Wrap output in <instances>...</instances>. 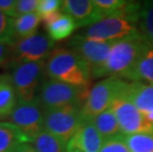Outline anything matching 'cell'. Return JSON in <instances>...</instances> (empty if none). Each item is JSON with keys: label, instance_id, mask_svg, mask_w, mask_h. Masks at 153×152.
Instances as JSON below:
<instances>
[{"label": "cell", "instance_id": "obj_1", "mask_svg": "<svg viewBox=\"0 0 153 152\" xmlns=\"http://www.w3.org/2000/svg\"><path fill=\"white\" fill-rule=\"evenodd\" d=\"M45 74L50 79L75 86H89V65L70 48L54 47L45 61Z\"/></svg>", "mask_w": 153, "mask_h": 152}, {"label": "cell", "instance_id": "obj_2", "mask_svg": "<svg viewBox=\"0 0 153 152\" xmlns=\"http://www.w3.org/2000/svg\"><path fill=\"white\" fill-rule=\"evenodd\" d=\"M150 44L139 33L115 42L105 64L92 76V78L120 77L131 68Z\"/></svg>", "mask_w": 153, "mask_h": 152}, {"label": "cell", "instance_id": "obj_3", "mask_svg": "<svg viewBox=\"0 0 153 152\" xmlns=\"http://www.w3.org/2000/svg\"><path fill=\"white\" fill-rule=\"evenodd\" d=\"M128 81L120 77H107L89 90L82 106L83 121H90L97 115L111 108L117 99L123 96Z\"/></svg>", "mask_w": 153, "mask_h": 152}, {"label": "cell", "instance_id": "obj_4", "mask_svg": "<svg viewBox=\"0 0 153 152\" xmlns=\"http://www.w3.org/2000/svg\"><path fill=\"white\" fill-rule=\"evenodd\" d=\"M89 90V86H75L48 79L42 83L37 99L45 111L69 105L83 106Z\"/></svg>", "mask_w": 153, "mask_h": 152}, {"label": "cell", "instance_id": "obj_5", "mask_svg": "<svg viewBox=\"0 0 153 152\" xmlns=\"http://www.w3.org/2000/svg\"><path fill=\"white\" fill-rule=\"evenodd\" d=\"M137 33L138 17L109 16L86 28L80 35L93 41L115 43Z\"/></svg>", "mask_w": 153, "mask_h": 152}, {"label": "cell", "instance_id": "obj_6", "mask_svg": "<svg viewBox=\"0 0 153 152\" xmlns=\"http://www.w3.org/2000/svg\"><path fill=\"white\" fill-rule=\"evenodd\" d=\"M54 50V42L44 34H35L31 37L18 39L11 44V66L27 62L47 61Z\"/></svg>", "mask_w": 153, "mask_h": 152}, {"label": "cell", "instance_id": "obj_7", "mask_svg": "<svg viewBox=\"0 0 153 152\" xmlns=\"http://www.w3.org/2000/svg\"><path fill=\"white\" fill-rule=\"evenodd\" d=\"M82 106L69 105L47 110L45 114V130L68 142L83 122Z\"/></svg>", "mask_w": 153, "mask_h": 152}, {"label": "cell", "instance_id": "obj_8", "mask_svg": "<svg viewBox=\"0 0 153 152\" xmlns=\"http://www.w3.org/2000/svg\"><path fill=\"white\" fill-rule=\"evenodd\" d=\"M45 68V61L23 63L13 68L11 79L18 102H30L37 98Z\"/></svg>", "mask_w": 153, "mask_h": 152}, {"label": "cell", "instance_id": "obj_9", "mask_svg": "<svg viewBox=\"0 0 153 152\" xmlns=\"http://www.w3.org/2000/svg\"><path fill=\"white\" fill-rule=\"evenodd\" d=\"M45 111L36 98L30 102H18L9 121L32 142L45 130Z\"/></svg>", "mask_w": 153, "mask_h": 152}, {"label": "cell", "instance_id": "obj_10", "mask_svg": "<svg viewBox=\"0 0 153 152\" xmlns=\"http://www.w3.org/2000/svg\"><path fill=\"white\" fill-rule=\"evenodd\" d=\"M113 44L111 42L93 41L78 34L71 38L68 46L89 65L93 76L108 59Z\"/></svg>", "mask_w": 153, "mask_h": 152}, {"label": "cell", "instance_id": "obj_11", "mask_svg": "<svg viewBox=\"0 0 153 152\" xmlns=\"http://www.w3.org/2000/svg\"><path fill=\"white\" fill-rule=\"evenodd\" d=\"M118 119L120 133L131 135L142 132H153V125L146 121L144 115L126 99L120 97L110 108Z\"/></svg>", "mask_w": 153, "mask_h": 152}, {"label": "cell", "instance_id": "obj_12", "mask_svg": "<svg viewBox=\"0 0 153 152\" xmlns=\"http://www.w3.org/2000/svg\"><path fill=\"white\" fill-rule=\"evenodd\" d=\"M61 11L70 16L78 28H88L104 18L93 0H63Z\"/></svg>", "mask_w": 153, "mask_h": 152}, {"label": "cell", "instance_id": "obj_13", "mask_svg": "<svg viewBox=\"0 0 153 152\" xmlns=\"http://www.w3.org/2000/svg\"><path fill=\"white\" fill-rule=\"evenodd\" d=\"M104 138L91 121H83L67 142V152H99Z\"/></svg>", "mask_w": 153, "mask_h": 152}, {"label": "cell", "instance_id": "obj_14", "mask_svg": "<svg viewBox=\"0 0 153 152\" xmlns=\"http://www.w3.org/2000/svg\"><path fill=\"white\" fill-rule=\"evenodd\" d=\"M122 97L132 103L143 115L153 112V85L128 81Z\"/></svg>", "mask_w": 153, "mask_h": 152}, {"label": "cell", "instance_id": "obj_15", "mask_svg": "<svg viewBox=\"0 0 153 152\" xmlns=\"http://www.w3.org/2000/svg\"><path fill=\"white\" fill-rule=\"evenodd\" d=\"M42 22L45 25L48 36L53 42L67 39L77 29L76 23L73 19L62 11L55 13Z\"/></svg>", "mask_w": 153, "mask_h": 152}, {"label": "cell", "instance_id": "obj_16", "mask_svg": "<svg viewBox=\"0 0 153 152\" xmlns=\"http://www.w3.org/2000/svg\"><path fill=\"white\" fill-rule=\"evenodd\" d=\"M128 81L143 82L153 85V47L149 46L128 72L122 77Z\"/></svg>", "mask_w": 153, "mask_h": 152}, {"label": "cell", "instance_id": "obj_17", "mask_svg": "<svg viewBox=\"0 0 153 152\" xmlns=\"http://www.w3.org/2000/svg\"><path fill=\"white\" fill-rule=\"evenodd\" d=\"M18 103L11 75L0 74V119H9Z\"/></svg>", "mask_w": 153, "mask_h": 152}, {"label": "cell", "instance_id": "obj_18", "mask_svg": "<svg viewBox=\"0 0 153 152\" xmlns=\"http://www.w3.org/2000/svg\"><path fill=\"white\" fill-rule=\"evenodd\" d=\"M30 139L11 122H0V152H12L18 145Z\"/></svg>", "mask_w": 153, "mask_h": 152}, {"label": "cell", "instance_id": "obj_19", "mask_svg": "<svg viewBox=\"0 0 153 152\" xmlns=\"http://www.w3.org/2000/svg\"><path fill=\"white\" fill-rule=\"evenodd\" d=\"M99 131L101 136L105 139L117 136L120 133V125L115 113L111 109L106 110L105 112L97 115L92 119H90Z\"/></svg>", "mask_w": 153, "mask_h": 152}, {"label": "cell", "instance_id": "obj_20", "mask_svg": "<svg viewBox=\"0 0 153 152\" xmlns=\"http://www.w3.org/2000/svg\"><path fill=\"white\" fill-rule=\"evenodd\" d=\"M42 22L38 13H32L19 16L13 19V34L14 39H24L37 34L38 28Z\"/></svg>", "mask_w": 153, "mask_h": 152}, {"label": "cell", "instance_id": "obj_21", "mask_svg": "<svg viewBox=\"0 0 153 152\" xmlns=\"http://www.w3.org/2000/svg\"><path fill=\"white\" fill-rule=\"evenodd\" d=\"M37 152H67V142L48 131H42L32 141Z\"/></svg>", "mask_w": 153, "mask_h": 152}, {"label": "cell", "instance_id": "obj_22", "mask_svg": "<svg viewBox=\"0 0 153 152\" xmlns=\"http://www.w3.org/2000/svg\"><path fill=\"white\" fill-rule=\"evenodd\" d=\"M138 30L153 47V1L142 3L138 15Z\"/></svg>", "mask_w": 153, "mask_h": 152}, {"label": "cell", "instance_id": "obj_23", "mask_svg": "<svg viewBox=\"0 0 153 152\" xmlns=\"http://www.w3.org/2000/svg\"><path fill=\"white\" fill-rule=\"evenodd\" d=\"M125 140L131 152H153V132L125 135Z\"/></svg>", "mask_w": 153, "mask_h": 152}, {"label": "cell", "instance_id": "obj_24", "mask_svg": "<svg viewBox=\"0 0 153 152\" xmlns=\"http://www.w3.org/2000/svg\"><path fill=\"white\" fill-rule=\"evenodd\" d=\"M13 19L0 11V42L12 44L15 41L13 34Z\"/></svg>", "mask_w": 153, "mask_h": 152}, {"label": "cell", "instance_id": "obj_25", "mask_svg": "<svg viewBox=\"0 0 153 152\" xmlns=\"http://www.w3.org/2000/svg\"><path fill=\"white\" fill-rule=\"evenodd\" d=\"M99 152H131V150L126 143L125 135L119 134L104 140Z\"/></svg>", "mask_w": 153, "mask_h": 152}, {"label": "cell", "instance_id": "obj_26", "mask_svg": "<svg viewBox=\"0 0 153 152\" xmlns=\"http://www.w3.org/2000/svg\"><path fill=\"white\" fill-rule=\"evenodd\" d=\"M61 5L62 1L59 0H39L37 13L43 21L50 16L61 11Z\"/></svg>", "mask_w": 153, "mask_h": 152}, {"label": "cell", "instance_id": "obj_27", "mask_svg": "<svg viewBox=\"0 0 153 152\" xmlns=\"http://www.w3.org/2000/svg\"><path fill=\"white\" fill-rule=\"evenodd\" d=\"M39 5V0H17L14 10L13 18H17L19 16L37 13Z\"/></svg>", "mask_w": 153, "mask_h": 152}, {"label": "cell", "instance_id": "obj_28", "mask_svg": "<svg viewBox=\"0 0 153 152\" xmlns=\"http://www.w3.org/2000/svg\"><path fill=\"white\" fill-rule=\"evenodd\" d=\"M11 44L0 42V66H11Z\"/></svg>", "mask_w": 153, "mask_h": 152}, {"label": "cell", "instance_id": "obj_29", "mask_svg": "<svg viewBox=\"0 0 153 152\" xmlns=\"http://www.w3.org/2000/svg\"><path fill=\"white\" fill-rule=\"evenodd\" d=\"M17 0H0V11L13 18Z\"/></svg>", "mask_w": 153, "mask_h": 152}, {"label": "cell", "instance_id": "obj_30", "mask_svg": "<svg viewBox=\"0 0 153 152\" xmlns=\"http://www.w3.org/2000/svg\"><path fill=\"white\" fill-rule=\"evenodd\" d=\"M12 152H37V151L35 150L33 145L26 142V143H22L20 145H18Z\"/></svg>", "mask_w": 153, "mask_h": 152}, {"label": "cell", "instance_id": "obj_31", "mask_svg": "<svg viewBox=\"0 0 153 152\" xmlns=\"http://www.w3.org/2000/svg\"><path fill=\"white\" fill-rule=\"evenodd\" d=\"M144 117L146 119V121H147L151 125H153V112L148 113V114H144Z\"/></svg>", "mask_w": 153, "mask_h": 152}]
</instances>
